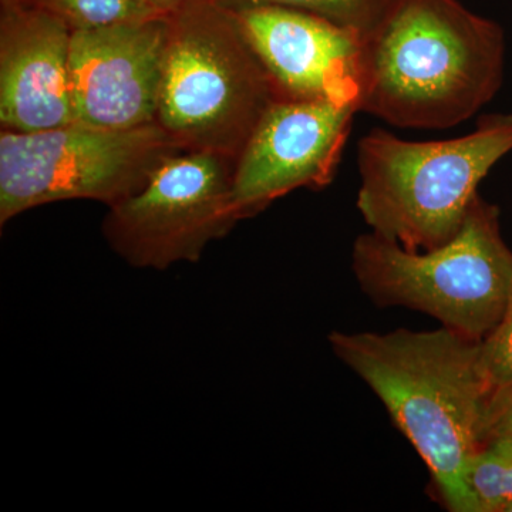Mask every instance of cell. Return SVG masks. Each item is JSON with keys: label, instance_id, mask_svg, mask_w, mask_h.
<instances>
[{"label": "cell", "instance_id": "cell-5", "mask_svg": "<svg viewBox=\"0 0 512 512\" xmlns=\"http://www.w3.org/2000/svg\"><path fill=\"white\" fill-rule=\"evenodd\" d=\"M352 269L380 308H407L443 328L483 342L503 318L512 286V251L500 208L478 195L456 237L429 251H409L375 232L359 235Z\"/></svg>", "mask_w": 512, "mask_h": 512}, {"label": "cell", "instance_id": "cell-11", "mask_svg": "<svg viewBox=\"0 0 512 512\" xmlns=\"http://www.w3.org/2000/svg\"><path fill=\"white\" fill-rule=\"evenodd\" d=\"M73 30L28 0H0V124L32 131L69 126Z\"/></svg>", "mask_w": 512, "mask_h": 512}, {"label": "cell", "instance_id": "cell-17", "mask_svg": "<svg viewBox=\"0 0 512 512\" xmlns=\"http://www.w3.org/2000/svg\"><path fill=\"white\" fill-rule=\"evenodd\" d=\"M144 5L150 6L151 9L157 10L163 16L171 15L188 6L197 5V3L208 2V0H140Z\"/></svg>", "mask_w": 512, "mask_h": 512}, {"label": "cell", "instance_id": "cell-18", "mask_svg": "<svg viewBox=\"0 0 512 512\" xmlns=\"http://www.w3.org/2000/svg\"><path fill=\"white\" fill-rule=\"evenodd\" d=\"M508 512H512V507L510 508V510H508Z\"/></svg>", "mask_w": 512, "mask_h": 512}, {"label": "cell", "instance_id": "cell-16", "mask_svg": "<svg viewBox=\"0 0 512 512\" xmlns=\"http://www.w3.org/2000/svg\"><path fill=\"white\" fill-rule=\"evenodd\" d=\"M481 444L493 439L512 440V383L494 387L485 400L480 426Z\"/></svg>", "mask_w": 512, "mask_h": 512}, {"label": "cell", "instance_id": "cell-3", "mask_svg": "<svg viewBox=\"0 0 512 512\" xmlns=\"http://www.w3.org/2000/svg\"><path fill=\"white\" fill-rule=\"evenodd\" d=\"M512 151V114H490L466 136L409 141L376 128L357 144L356 207L370 231L409 251L451 241L481 181Z\"/></svg>", "mask_w": 512, "mask_h": 512}, {"label": "cell", "instance_id": "cell-15", "mask_svg": "<svg viewBox=\"0 0 512 512\" xmlns=\"http://www.w3.org/2000/svg\"><path fill=\"white\" fill-rule=\"evenodd\" d=\"M480 369L490 390L512 383V286L503 318L481 342Z\"/></svg>", "mask_w": 512, "mask_h": 512}, {"label": "cell", "instance_id": "cell-6", "mask_svg": "<svg viewBox=\"0 0 512 512\" xmlns=\"http://www.w3.org/2000/svg\"><path fill=\"white\" fill-rule=\"evenodd\" d=\"M173 138L147 124L109 130L73 123L50 130L0 131V225L57 201L111 205L136 194L165 158Z\"/></svg>", "mask_w": 512, "mask_h": 512}, {"label": "cell", "instance_id": "cell-13", "mask_svg": "<svg viewBox=\"0 0 512 512\" xmlns=\"http://www.w3.org/2000/svg\"><path fill=\"white\" fill-rule=\"evenodd\" d=\"M229 10L256 8V6H284L305 10L313 15L332 20L340 26L355 30L362 39L375 32L389 15L397 0H217Z\"/></svg>", "mask_w": 512, "mask_h": 512}, {"label": "cell", "instance_id": "cell-8", "mask_svg": "<svg viewBox=\"0 0 512 512\" xmlns=\"http://www.w3.org/2000/svg\"><path fill=\"white\" fill-rule=\"evenodd\" d=\"M357 113L356 103L276 100L235 161L232 198L239 221L289 192L329 187Z\"/></svg>", "mask_w": 512, "mask_h": 512}, {"label": "cell", "instance_id": "cell-12", "mask_svg": "<svg viewBox=\"0 0 512 512\" xmlns=\"http://www.w3.org/2000/svg\"><path fill=\"white\" fill-rule=\"evenodd\" d=\"M466 484L478 512H508L512 507V440L481 444L468 460Z\"/></svg>", "mask_w": 512, "mask_h": 512}, {"label": "cell", "instance_id": "cell-14", "mask_svg": "<svg viewBox=\"0 0 512 512\" xmlns=\"http://www.w3.org/2000/svg\"><path fill=\"white\" fill-rule=\"evenodd\" d=\"M73 30L107 28L120 23L164 18L140 0H28Z\"/></svg>", "mask_w": 512, "mask_h": 512}, {"label": "cell", "instance_id": "cell-7", "mask_svg": "<svg viewBox=\"0 0 512 512\" xmlns=\"http://www.w3.org/2000/svg\"><path fill=\"white\" fill-rule=\"evenodd\" d=\"M234 167L231 158L207 151L165 158L143 188L109 207L104 238L134 268L200 261L207 245L239 222Z\"/></svg>", "mask_w": 512, "mask_h": 512}, {"label": "cell", "instance_id": "cell-4", "mask_svg": "<svg viewBox=\"0 0 512 512\" xmlns=\"http://www.w3.org/2000/svg\"><path fill=\"white\" fill-rule=\"evenodd\" d=\"M167 23L156 123L183 151L237 161L279 100L271 77L234 12L217 0L177 10Z\"/></svg>", "mask_w": 512, "mask_h": 512}, {"label": "cell", "instance_id": "cell-9", "mask_svg": "<svg viewBox=\"0 0 512 512\" xmlns=\"http://www.w3.org/2000/svg\"><path fill=\"white\" fill-rule=\"evenodd\" d=\"M167 36V16L74 30L70 89L76 123L109 130L156 123Z\"/></svg>", "mask_w": 512, "mask_h": 512}, {"label": "cell", "instance_id": "cell-2", "mask_svg": "<svg viewBox=\"0 0 512 512\" xmlns=\"http://www.w3.org/2000/svg\"><path fill=\"white\" fill-rule=\"evenodd\" d=\"M505 35L458 0H397L362 42L359 109L390 126L446 130L504 82Z\"/></svg>", "mask_w": 512, "mask_h": 512}, {"label": "cell", "instance_id": "cell-1", "mask_svg": "<svg viewBox=\"0 0 512 512\" xmlns=\"http://www.w3.org/2000/svg\"><path fill=\"white\" fill-rule=\"evenodd\" d=\"M330 348L379 397L426 464L431 487L451 512H478L466 484L490 387L481 342L443 328L416 332H332Z\"/></svg>", "mask_w": 512, "mask_h": 512}, {"label": "cell", "instance_id": "cell-10", "mask_svg": "<svg viewBox=\"0 0 512 512\" xmlns=\"http://www.w3.org/2000/svg\"><path fill=\"white\" fill-rule=\"evenodd\" d=\"M234 15L279 99L359 106L363 39L355 30L284 6H256Z\"/></svg>", "mask_w": 512, "mask_h": 512}]
</instances>
